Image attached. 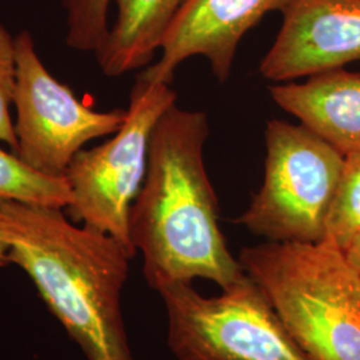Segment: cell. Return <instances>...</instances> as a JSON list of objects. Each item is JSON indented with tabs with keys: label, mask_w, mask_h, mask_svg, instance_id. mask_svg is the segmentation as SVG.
I'll return each instance as SVG.
<instances>
[{
	"label": "cell",
	"mask_w": 360,
	"mask_h": 360,
	"mask_svg": "<svg viewBox=\"0 0 360 360\" xmlns=\"http://www.w3.org/2000/svg\"><path fill=\"white\" fill-rule=\"evenodd\" d=\"M158 292L167 314L168 347L178 360H312L245 272L212 297L191 283Z\"/></svg>",
	"instance_id": "5b68a950"
},
{
	"label": "cell",
	"mask_w": 360,
	"mask_h": 360,
	"mask_svg": "<svg viewBox=\"0 0 360 360\" xmlns=\"http://www.w3.org/2000/svg\"><path fill=\"white\" fill-rule=\"evenodd\" d=\"M175 103L171 84L136 77L123 126L108 141L77 153L65 169L71 191L65 208L68 218L114 236L136 254L129 238V212L146 178L153 131Z\"/></svg>",
	"instance_id": "8992f818"
},
{
	"label": "cell",
	"mask_w": 360,
	"mask_h": 360,
	"mask_svg": "<svg viewBox=\"0 0 360 360\" xmlns=\"http://www.w3.org/2000/svg\"><path fill=\"white\" fill-rule=\"evenodd\" d=\"M360 231V153L345 155V165L326 220V238L342 251Z\"/></svg>",
	"instance_id": "4fadbf2b"
},
{
	"label": "cell",
	"mask_w": 360,
	"mask_h": 360,
	"mask_svg": "<svg viewBox=\"0 0 360 360\" xmlns=\"http://www.w3.org/2000/svg\"><path fill=\"white\" fill-rule=\"evenodd\" d=\"M292 0H184L162 43L158 62L139 77L171 84L176 68L205 56L220 83L229 80L245 34L269 13H283Z\"/></svg>",
	"instance_id": "9c48e42d"
},
{
	"label": "cell",
	"mask_w": 360,
	"mask_h": 360,
	"mask_svg": "<svg viewBox=\"0 0 360 360\" xmlns=\"http://www.w3.org/2000/svg\"><path fill=\"white\" fill-rule=\"evenodd\" d=\"M15 155L44 175L65 176L86 144L123 126L127 110L96 111L79 101L43 63L30 31L15 37Z\"/></svg>",
	"instance_id": "52a82bcc"
},
{
	"label": "cell",
	"mask_w": 360,
	"mask_h": 360,
	"mask_svg": "<svg viewBox=\"0 0 360 360\" xmlns=\"http://www.w3.org/2000/svg\"><path fill=\"white\" fill-rule=\"evenodd\" d=\"M238 259L311 359L360 360V275L331 239L267 240Z\"/></svg>",
	"instance_id": "3957f363"
},
{
	"label": "cell",
	"mask_w": 360,
	"mask_h": 360,
	"mask_svg": "<svg viewBox=\"0 0 360 360\" xmlns=\"http://www.w3.org/2000/svg\"><path fill=\"white\" fill-rule=\"evenodd\" d=\"M10 224L0 210V267L10 266V245H11Z\"/></svg>",
	"instance_id": "2e32d148"
},
{
	"label": "cell",
	"mask_w": 360,
	"mask_h": 360,
	"mask_svg": "<svg viewBox=\"0 0 360 360\" xmlns=\"http://www.w3.org/2000/svg\"><path fill=\"white\" fill-rule=\"evenodd\" d=\"M15 74V37L0 23V142L7 144L13 154L16 151V136L11 107Z\"/></svg>",
	"instance_id": "9a60e30c"
},
{
	"label": "cell",
	"mask_w": 360,
	"mask_h": 360,
	"mask_svg": "<svg viewBox=\"0 0 360 360\" xmlns=\"http://www.w3.org/2000/svg\"><path fill=\"white\" fill-rule=\"evenodd\" d=\"M116 18L102 47L95 52L105 77L144 70L160 50L184 0H111Z\"/></svg>",
	"instance_id": "8fae6325"
},
{
	"label": "cell",
	"mask_w": 360,
	"mask_h": 360,
	"mask_svg": "<svg viewBox=\"0 0 360 360\" xmlns=\"http://www.w3.org/2000/svg\"><path fill=\"white\" fill-rule=\"evenodd\" d=\"M264 139L263 184L235 223L269 242H322L345 155L302 123L272 119Z\"/></svg>",
	"instance_id": "277c9868"
},
{
	"label": "cell",
	"mask_w": 360,
	"mask_h": 360,
	"mask_svg": "<svg viewBox=\"0 0 360 360\" xmlns=\"http://www.w3.org/2000/svg\"><path fill=\"white\" fill-rule=\"evenodd\" d=\"M65 13V43L71 50L98 51L108 34L111 0H60Z\"/></svg>",
	"instance_id": "5bb4252c"
},
{
	"label": "cell",
	"mask_w": 360,
	"mask_h": 360,
	"mask_svg": "<svg viewBox=\"0 0 360 360\" xmlns=\"http://www.w3.org/2000/svg\"><path fill=\"white\" fill-rule=\"evenodd\" d=\"M22 202L65 208L71 191L65 176H49L25 165L13 153L0 148V203Z\"/></svg>",
	"instance_id": "7c38bea8"
},
{
	"label": "cell",
	"mask_w": 360,
	"mask_h": 360,
	"mask_svg": "<svg viewBox=\"0 0 360 360\" xmlns=\"http://www.w3.org/2000/svg\"><path fill=\"white\" fill-rule=\"evenodd\" d=\"M208 134L206 112L176 103L153 131L146 178L129 212V238L155 291L193 279L226 288L245 275L219 227L218 199L205 165Z\"/></svg>",
	"instance_id": "6da1fadb"
},
{
	"label": "cell",
	"mask_w": 360,
	"mask_h": 360,
	"mask_svg": "<svg viewBox=\"0 0 360 360\" xmlns=\"http://www.w3.org/2000/svg\"><path fill=\"white\" fill-rule=\"evenodd\" d=\"M0 210L11 232L10 264L26 272L87 360H136L122 312L135 254L60 207L1 202Z\"/></svg>",
	"instance_id": "7a4b0ae2"
},
{
	"label": "cell",
	"mask_w": 360,
	"mask_h": 360,
	"mask_svg": "<svg viewBox=\"0 0 360 360\" xmlns=\"http://www.w3.org/2000/svg\"><path fill=\"white\" fill-rule=\"evenodd\" d=\"M259 65L263 77L295 82L360 60V0H292Z\"/></svg>",
	"instance_id": "ba28073f"
},
{
	"label": "cell",
	"mask_w": 360,
	"mask_h": 360,
	"mask_svg": "<svg viewBox=\"0 0 360 360\" xmlns=\"http://www.w3.org/2000/svg\"><path fill=\"white\" fill-rule=\"evenodd\" d=\"M343 255L346 257L348 264L360 275V231L343 250Z\"/></svg>",
	"instance_id": "e0dca14e"
},
{
	"label": "cell",
	"mask_w": 360,
	"mask_h": 360,
	"mask_svg": "<svg viewBox=\"0 0 360 360\" xmlns=\"http://www.w3.org/2000/svg\"><path fill=\"white\" fill-rule=\"evenodd\" d=\"M272 101L343 155L360 153V74L336 68L271 86Z\"/></svg>",
	"instance_id": "30bf717a"
}]
</instances>
